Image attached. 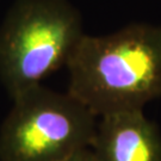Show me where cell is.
I'll return each mask as SVG.
<instances>
[{
  "mask_svg": "<svg viewBox=\"0 0 161 161\" xmlns=\"http://www.w3.org/2000/svg\"><path fill=\"white\" fill-rule=\"evenodd\" d=\"M84 35L68 0H14L0 24V80L10 97L67 66Z\"/></svg>",
  "mask_w": 161,
  "mask_h": 161,
  "instance_id": "2",
  "label": "cell"
},
{
  "mask_svg": "<svg viewBox=\"0 0 161 161\" xmlns=\"http://www.w3.org/2000/svg\"><path fill=\"white\" fill-rule=\"evenodd\" d=\"M67 92L97 117L143 109L161 97V26L130 24L84 37L67 62Z\"/></svg>",
  "mask_w": 161,
  "mask_h": 161,
  "instance_id": "1",
  "label": "cell"
},
{
  "mask_svg": "<svg viewBox=\"0 0 161 161\" xmlns=\"http://www.w3.org/2000/svg\"><path fill=\"white\" fill-rule=\"evenodd\" d=\"M91 150L97 161H161V134L143 109L98 117Z\"/></svg>",
  "mask_w": 161,
  "mask_h": 161,
  "instance_id": "4",
  "label": "cell"
},
{
  "mask_svg": "<svg viewBox=\"0 0 161 161\" xmlns=\"http://www.w3.org/2000/svg\"><path fill=\"white\" fill-rule=\"evenodd\" d=\"M11 99L0 161H61L91 147L98 117L68 92L36 85Z\"/></svg>",
  "mask_w": 161,
  "mask_h": 161,
  "instance_id": "3",
  "label": "cell"
},
{
  "mask_svg": "<svg viewBox=\"0 0 161 161\" xmlns=\"http://www.w3.org/2000/svg\"><path fill=\"white\" fill-rule=\"evenodd\" d=\"M61 161H97L94 158V154L91 150V148H86V149H82L80 152H76L73 155L66 158Z\"/></svg>",
  "mask_w": 161,
  "mask_h": 161,
  "instance_id": "5",
  "label": "cell"
}]
</instances>
